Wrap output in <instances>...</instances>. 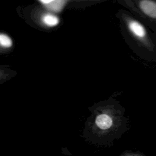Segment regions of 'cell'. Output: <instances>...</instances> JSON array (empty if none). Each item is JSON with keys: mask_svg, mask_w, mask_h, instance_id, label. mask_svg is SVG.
<instances>
[{"mask_svg": "<svg viewBox=\"0 0 156 156\" xmlns=\"http://www.w3.org/2000/svg\"><path fill=\"white\" fill-rule=\"evenodd\" d=\"M55 0H40V1L41 2V3H43V4H46V5H48V4H50V3H51V2H52L53 1H54Z\"/></svg>", "mask_w": 156, "mask_h": 156, "instance_id": "obj_5", "label": "cell"}, {"mask_svg": "<svg viewBox=\"0 0 156 156\" xmlns=\"http://www.w3.org/2000/svg\"><path fill=\"white\" fill-rule=\"evenodd\" d=\"M42 21L48 26L53 27L57 26L59 23L58 18L53 15L51 14H45L42 17Z\"/></svg>", "mask_w": 156, "mask_h": 156, "instance_id": "obj_2", "label": "cell"}, {"mask_svg": "<svg viewBox=\"0 0 156 156\" xmlns=\"http://www.w3.org/2000/svg\"><path fill=\"white\" fill-rule=\"evenodd\" d=\"M96 124L101 129H107L112 126V119L108 115L101 114L96 117Z\"/></svg>", "mask_w": 156, "mask_h": 156, "instance_id": "obj_1", "label": "cell"}, {"mask_svg": "<svg viewBox=\"0 0 156 156\" xmlns=\"http://www.w3.org/2000/svg\"><path fill=\"white\" fill-rule=\"evenodd\" d=\"M0 43L2 47L10 48L12 45V40L8 35L2 33L0 35Z\"/></svg>", "mask_w": 156, "mask_h": 156, "instance_id": "obj_4", "label": "cell"}, {"mask_svg": "<svg viewBox=\"0 0 156 156\" xmlns=\"http://www.w3.org/2000/svg\"><path fill=\"white\" fill-rule=\"evenodd\" d=\"M65 4V0H55L52 2L46 5L48 8L54 12L60 11Z\"/></svg>", "mask_w": 156, "mask_h": 156, "instance_id": "obj_3", "label": "cell"}]
</instances>
